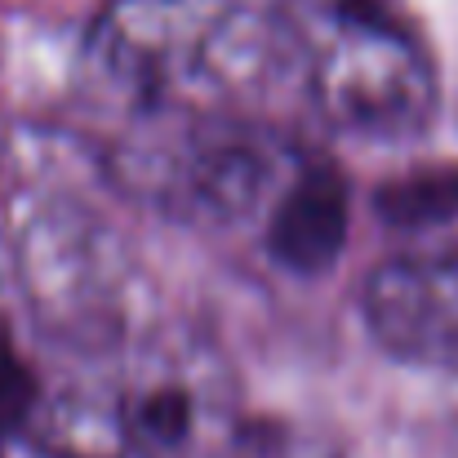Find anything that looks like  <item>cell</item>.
Masks as SVG:
<instances>
[{
	"instance_id": "obj_1",
	"label": "cell",
	"mask_w": 458,
	"mask_h": 458,
	"mask_svg": "<svg viewBox=\"0 0 458 458\" xmlns=\"http://www.w3.org/2000/svg\"><path fill=\"white\" fill-rule=\"evenodd\" d=\"M81 67L139 121L245 112L294 72L281 0H107Z\"/></svg>"
},
{
	"instance_id": "obj_2",
	"label": "cell",
	"mask_w": 458,
	"mask_h": 458,
	"mask_svg": "<svg viewBox=\"0 0 458 458\" xmlns=\"http://www.w3.org/2000/svg\"><path fill=\"white\" fill-rule=\"evenodd\" d=\"M290 67L316 112L365 143H405L437 116V67L396 0H281Z\"/></svg>"
},
{
	"instance_id": "obj_3",
	"label": "cell",
	"mask_w": 458,
	"mask_h": 458,
	"mask_svg": "<svg viewBox=\"0 0 458 458\" xmlns=\"http://www.w3.org/2000/svg\"><path fill=\"white\" fill-rule=\"evenodd\" d=\"M303 152V143L245 112L156 116L116 156V174L174 223L218 232L263 223Z\"/></svg>"
},
{
	"instance_id": "obj_4",
	"label": "cell",
	"mask_w": 458,
	"mask_h": 458,
	"mask_svg": "<svg viewBox=\"0 0 458 458\" xmlns=\"http://www.w3.org/2000/svg\"><path fill=\"white\" fill-rule=\"evenodd\" d=\"M13 267L40 329L76 352H107L125 334L134 263L98 205L40 174L13 209Z\"/></svg>"
},
{
	"instance_id": "obj_5",
	"label": "cell",
	"mask_w": 458,
	"mask_h": 458,
	"mask_svg": "<svg viewBox=\"0 0 458 458\" xmlns=\"http://www.w3.org/2000/svg\"><path fill=\"white\" fill-rule=\"evenodd\" d=\"M116 392L134 458H214L236 428L227 374L191 338L148 343Z\"/></svg>"
},
{
	"instance_id": "obj_6",
	"label": "cell",
	"mask_w": 458,
	"mask_h": 458,
	"mask_svg": "<svg viewBox=\"0 0 458 458\" xmlns=\"http://www.w3.org/2000/svg\"><path fill=\"white\" fill-rule=\"evenodd\" d=\"M360 316L392 360L458 374V245L378 263L360 290Z\"/></svg>"
},
{
	"instance_id": "obj_7",
	"label": "cell",
	"mask_w": 458,
	"mask_h": 458,
	"mask_svg": "<svg viewBox=\"0 0 458 458\" xmlns=\"http://www.w3.org/2000/svg\"><path fill=\"white\" fill-rule=\"evenodd\" d=\"M347 227H352V187L343 169L311 148L276 191L267 218H263V254L276 263L285 276H325L343 250H347Z\"/></svg>"
},
{
	"instance_id": "obj_8",
	"label": "cell",
	"mask_w": 458,
	"mask_h": 458,
	"mask_svg": "<svg viewBox=\"0 0 458 458\" xmlns=\"http://www.w3.org/2000/svg\"><path fill=\"white\" fill-rule=\"evenodd\" d=\"M22 441L40 458H134L116 387H58L40 392Z\"/></svg>"
},
{
	"instance_id": "obj_9",
	"label": "cell",
	"mask_w": 458,
	"mask_h": 458,
	"mask_svg": "<svg viewBox=\"0 0 458 458\" xmlns=\"http://www.w3.org/2000/svg\"><path fill=\"white\" fill-rule=\"evenodd\" d=\"M374 209L396 232H437L458 223V165H419L374 191Z\"/></svg>"
},
{
	"instance_id": "obj_10",
	"label": "cell",
	"mask_w": 458,
	"mask_h": 458,
	"mask_svg": "<svg viewBox=\"0 0 458 458\" xmlns=\"http://www.w3.org/2000/svg\"><path fill=\"white\" fill-rule=\"evenodd\" d=\"M214 458H343V450L320 428L294 419H236Z\"/></svg>"
},
{
	"instance_id": "obj_11",
	"label": "cell",
	"mask_w": 458,
	"mask_h": 458,
	"mask_svg": "<svg viewBox=\"0 0 458 458\" xmlns=\"http://www.w3.org/2000/svg\"><path fill=\"white\" fill-rule=\"evenodd\" d=\"M36 401H40V383L27 369L22 352L13 347L9 325L0 320V458H4L13 437L27 432V419H31Z\"/></svg>"
}]
</instances>
